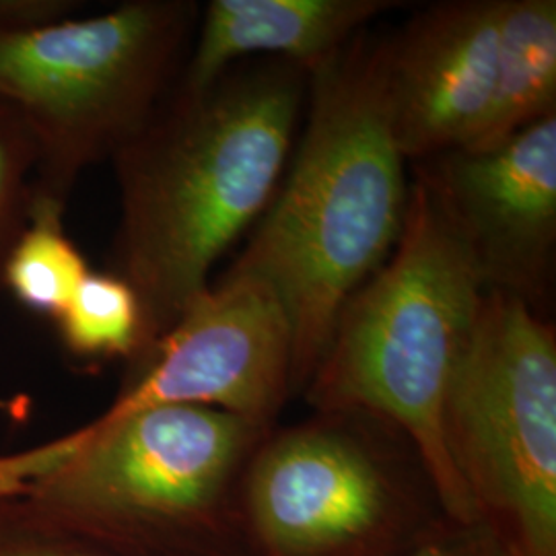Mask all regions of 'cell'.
Segmentation results:
<instances>
[{
    "instance_id": "30bf717a",
    "label": "cell",
    "mask_w": 556,
    "mask_h": 556,
    "mask_svg": "<svg viewBox=\"0 0 556 556\" xmlns=\"http://www.w3.org/2000/svg\"><path fill=\"white\" fill-rule=\"evenodd\" d=\"M503 0H445L386 38L392 130L406 161L472 149L497 80Z\"/></svg>"
},
{
    "instance_id": "ac0fdd59",
    "label": "cell",
    "mask_w": 556,
    "mask_h": 556,
    "mask_svg": "<svg viewBox=\"0 0 556 556\" xmlns=\"http://www.w3.org/2000/svg\"><path fill=\"white\" fill-rule=\"evenodd\" d=\"M46 0H0V25L40 21L48 15Z\"/></svg>"
},
{
    "instance_id": "5bb4252c",
    "label": "cell",
    "mask_w": 556,
    "mask_h": 556,
    "mask_svg": "<svg viewBox=\"0 0 556 556\" xmlns=\"http://www.w3.org/2000/svg\"><path fill=\"white\" fill-rule=\"evenodd\" d=\"M56 326L64 349L80 361H135L142 351L139 298L112 273L89 270Z\"/></svg>"
},
{
    "instance_id": "9a60e30c",
    "label": "cell",
    "mask_w": 556,
    "mask_h": 556,
    "mask_svg": "<svg viewBox=\"0 0 556 556\" xmlns=\"http://www.w3.org/2000/svg\"><path fill=\"white\" fill-rule=\"evenodd\" d=\"M38 151L20 112L0 100V289L4 262L29 223Z\"/></svg>"
},
{
    "instance_id": "2e32d148",
    "label": "cell",
    "mask_w": 556,
    "mask_h": 556,
    "mask_svg": "<svg viewBox=\"0 0 556 556\" xmlns=\"http://www.w3.org/2000/svg\"><path fill=\"white\" fill-rule=\"evenodd\" d=\"M0 556H119L38 514L20 497H0Z\"/></svg>"
},
{
    "instance_id": "5b68a950",
    "label": "cell",
    "mask_w": 556,
    "mask_h": 556,
    "mask_svg": "<svg viewBox=\"0 0 556 556\" xmlns=\"http://www.w3.org/2000/svg\"><path fill=\"white\" fill-rule=\"evenodd\" d=\"M200 11L192 0H128L96 17L0 25V100L36 144L34 200L66 208L80 174L149 124L178 85Z\"/></svg>"
},
{
    "instance_id": "277c9868",
    "label": "cell",
    "mask_w": 556,
    "mask_h": 556,
    "mask_svg": "<svg viewBox=\"0 0 556 556\" xmlns=\"http://www.w3.org/2000/svg\"><path fill=\"white\" fill-rule=\"evenodd\" d=\"M268 431L208 406L87 422L11 497L119 556H243L239 484Z\"/></svg>"
},
{
    "instance_id": "e0dca14e",
    "label": "cell",
    "mask_w": 556,
    "mask_h": 556,
    "mask_svg": "<svg viewBox=\"0 0 556 556\" xmlns=\"http://www.w3.org/2000/svg\"><path fill=\"white\" fill-rule=\"evenodd\" d=\"M402 556H507V553L482 523L447 517Z\"/></svg>"
},
{
    "instance_id": "7c38bea8",
    "label": "cell",
    "mask_w": 556,
    "mask_h": 556,
    "mask_svg": "<svg viewBox=\"0 0 556 556\" xmlns=\"http://www.w3.org/2000/svg\"><path fill=\"white\" fill-rule=\"evenodd\" d=\"M556 114V2L503 0L497 80L472 149H489Z\"/></svg>"
},
{
    "instance_id": "ba28073f",
    "label": "cell",
    "mask_w": 556,
    "mask_h": 556,
    "mask_svg": "<svg viewBox=\"0 0 556 556\" xmlns=\"http://www.w3.org/2000/svg\"><path fill=\"white\" fill-rule=\"evenodd\" d=\"M130 365L93 425L155 406H208L273 429L293 397L289 321L256 278L223 275Z\"/></svg>"
},
{
    "instance_id": "8fae6325",
    "label": "cell",
    "mask_w": 556,
    "mask_h": 556,
    "mask_svg": "<svg viewBox=\"0 0 556 556\" xmlns=\"http://www.w3.org/2000/svg\"><path fill=\"white\" fill-rule=\"evenodd\" d=\"M396 0H211L179 89L199 91L245 59H278L307 75L334 59Z\"/></svg>"
},
{
    "instance_id": "8992f818",
    "label": "cell",
    "mask_w": 556,
    "mask_h": 556,
    "mask_svg": "<svg viewBox=\"0 0 556 556\" xmlns=\"http://www.w3.org/2000/svg\"><path fill=\"white\" fill-rule=\"evenodd\" d=\"M443 519L413 443L353 410L273 427L239 484L243 556H402Z\"/></svg>"
},
{
    "instance_id": "9c48e42d",
    "label": "cell",
    "mask_w": 556,
    "mask_h": 556,
    "mask_svg": "<svg viewBox=\"0 0 556 556\" xmlns=\"http://www.w3.org/2000/svg\"><path fill=\"white\" fill-rule=\"evenodd\" d=\"M484 291L523 299L536 312L546 298L556 245V114L489 149L420 161Z\"/></svg>"
},
{
    "instance_id": "7a4b0ae2",
    "label": "cell",
    "mask_w": 556,
    "mask_h": 556,
    "mask_svg": "<svg viewBox=\"0 0 556 556\" xmlns=\"http://www.w3.org/2000/svg\"><path fill=\"white\" fill-rule=\"evenodd\" d=\"M305 108L277 194L225 273L256 278L277 298L293 338V396L346 299L394 252L410 186L392 130L386 38L363 31L312 71Z\"/></svg>"
},
{
    "instance_id": "6da1fadb",
    "label": "cell",
    "mask_w": 556,
    "mask_h": 556,
    "mask_svg": "<svg viewBox=\"0 0 556 556\" xmlns=\"http://www.w3.org/2000/svg\"><path fill=\"white\" fill-rule=\"evenodd\" d=\"M307 85L303 68L278 59L239 62L199 91L176 85L112 160L119 192L112 275L139 298L140 355L211 287L215 264L266 213L295 147Z\"/></svg>"
},
{
    "instance_id": "3957f363",
    "label": "cell",
    "mask_w": 556,
    "mask_h": 556,
    "mask_svg": "<svg viewBox=\"0 0 556 556\" xmlns=\"http://www.w3.org/2000/svg\"><path fill=\"white\" fill-rule=\"evenodd\" d=\"M477 266L427 176L408 186L394 252L338 314L301 396L381 418L413 443L445 516L477 521L445 443V402L484 299Z\"/></svg>"
},
{
    "instance_id": "52a82bcc",
    "label": "cell",
    "mask_w": 556,
    "mask_h": 556,
    "mask_svg": "<svg viewBox=\"0 0 556 556\" xmlns=\"http://www.w3.org/2000/svg\"><path fill=\"white\" fill-rule=\"evenodd\" d=\"M443 429L478 523L507 556H556V332L523 299L484 293Z\"/></svg>"
},
{
    "instance_id": "4fadbf2b",
    "label": "cell",
    "mask_w": 556,
    "mask_h": 556,
    "mask_svg": "<svg viewBox=\"0 0 556 556\" xmlns=\"http://www.w3.org/2000/svg\"><path fill=\"white\" fill-rule=\"evenodd\" d=\"M64 211L34 200L29 223L11 248L2 270V289L11 291L23 307L54 319L89 275L79 248L66 236Z\"/></svg>"
}]
</instances>
